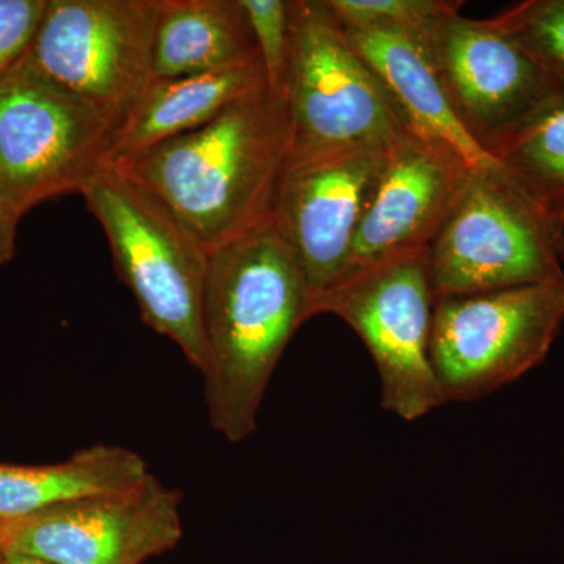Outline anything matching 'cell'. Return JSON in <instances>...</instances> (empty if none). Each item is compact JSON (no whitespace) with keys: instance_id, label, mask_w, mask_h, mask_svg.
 Returning a JSON list of instances; mask_svg holds the SVG:
<instances>
[{"instance_id":"277c9868","label":"cell","mask_w":564,"mask_h":564,"mask_svg":"<svg viewBox=\"0 0 564 564\" xmlns=\"http://www.w3.org/2000/svg\"><path fill=\"white\" fill-rule=\"evenodd\" d=\"M429 259L436 300L564 280V218L499 163L474 169Z\"/></svg>"},{"instance_id":"484cf974","label":"cell","mask_w":564,"mask_h":564,"mask_svg":"<svg viewBox=\"0 0 564 564\" xmlns=\"http://www.w3.org/2000/svg\"><path fill=\"white\" fill-rule=\"evenodd\" d=\"M7 549H0V564H6Z\"/></svg>"},{"instance_id":"603a6c76","label":"cell","mask_w":564,"mask_h":564,"mask_svg":"<svg viewBox=\"0 0 564 564\" xmlns=\"http://www.w3.org/2000/svg\"><path fill=\"white\" fill-rule=\"evenodd\" d=\"M21 217L0 195V267L10 262L17 248V229Z\"/></svg>"},{"instance_id":"6da1fadb","label":"cell","mask_w":564,"mask_h":564,"mask_svg":"<svg viewBox=\"0 0 564 564\" xmlns=\"http://www.w3.org/2000/svg\"><path fill=\"white\" fill-rule=\"evenodd\" d=\"M310 318V289L272 220L209 252L204 395L212 429L229 443L256 432L270 378Z\"/></svg>"},{"instance_id":"8992f818","label":"cell","mask_w":564,"mask_h":564,"mask_svg":"<svg viewBox=\"0 0 564 564\" xmlns=\"http://www.w3.org/2000/svg\"><path fill=\"white\" fill-rule=\"evenodd\" d=\"M111 122L21 58L0 79V195L20 217L109 165Z\"/></svg>"},{"instance_id":"e0dca14e","label":"cell","mask_w":564,"mask_h":564,"mask_svg":"<svg viewBox=\"0 0 564 564\" xmlns=\"http://www.w3.org/2000/svg\"><path fill=\"white\" fill-rule=\"evenodd\" d=\"M150 474L137 452L109 444L80 448L66 462L46 466L0 463V519L14 524L57 505L120 491Z\"/></svg>"},{"instance_id":"5b68a950","label":"cell","mask_w":564,"mask_h":564,"mask_svg":"<svg viewBox=\"0 0 564 564\" xmlns=\"http://www.w3.org/2000/svg\"><path fill=\"white\" fill-rule=\"evenodd\" d=\"M284 99L291 120L288 165L361 148H392L411 133L326 0H292Z\"/></svg>"},{"instance_id":"2e32d148","label":"cell","mask_w":564,"mask_h":564,"mask_svg":"<svg viewBox=\"0 0 564 564\" xmlns=\"http://www.w3.org/2000/svg\"><path fill=\"white\" fill-rule=\"evenodd\" d=\"M258 55L242 0H159L154 79L210 73Z\"/></svg>"},{"instance_id":"3957f363","label":"cell","mask_w":564,"mask_h":564,"mask_svg":"<svg viewBox=\"0 0 564 564\" xmlns=\"http://www.w3.org/2000/svg\"><path fill=\"white\" fill-rule=\"evenodd\" d=\"M80 195L106 234L117 272L144 325L169 337L203 372L209 251L161 199L118 166H102Z\"/></svg>"},{"instance_id":"44dd1931","label":"cell","mask_w":564,"mask_h":564,"mask_svg":"<svg viewBox=\"0 0 564 564\" xmlns=\"http://www.w3.org/2000/svg\"><path fill=\"white\" fill-rule=\"evenodd\" d=\"M269 91L284 98L292 55V0H242Z\"/></svg>"},{"instance_id":"4fadbf2b","label":"cell","mask_w":564,"mask_h":564,"mask_svg":"<svg viewBox=\"0 0 564 564\" xmlns=\"http://www.w3.org/2000/svg\"><path fill=\"white\" fill-rule=\"evenodd\" d=\"M473 166L443 144L408 133L388 151L359 221L340 280L411 252L429 250Z\"/></svg>"},{"instance_id":"7a4b0ae2","label":"cell","mask_w":564,"mask_h":564,"mask_svg":"<svg viewBox=\"0 0 564 564\" xmlns=\"http://www.w3.org/2000/svg\"><path fill=\"white\" fill-rule=\"evenodd\" d=\"M289 152L285 99L263 91L115 166L161 199L210 252L272 220Z\"/></svg>"},{"instance_id":"8fae6325","label":"cell","mask_w":564,"mask_h":564,"mask_svg":"<svg viewBox=\"0 0 564 564\" xmlns=\"http://www.w3.org/2000/svg\"><path fill=\"white\" fill-rule=\"evenodd\" d=\"M181 540L180 492L150 474L14 522L7 549L51 564H143Z\"/></svg>"},{"instance_id":"7402d4cb","label":"cell","mask_w":564,"mask_h":564,"mask_svg":"<svg viewBox=\"0 0 564 564\" xmlns=\"http://www.w3.org/2000/svg\"><path fill=\"white\" fill-rule=\"evenodd\" d=\"M47 0H0V79L28 54Z\"/></svg>"},{"instance_id":"d4e9b609","label":"cell","mask_w":564,"mask_h":564,"mask_svg":"<svg viewBox=\"0 0 564 564\" xmlns=\"http://www.w3.org/2000/svg\"><path fill=\"white\" fill-rule=\"evenodd\" d=\"M13 522H7L0 519V549L9 547L11 532H13Z\"/></svg>"},{"instance_id":"9a60e30c","label":"cell","mask_w":564,"mask_h":564,"mask_svg":"<svg viewBox=\"0 0 564 564\" xmlns=\"http://www.w3.org/2000/svg\"><path fill=\"white\" fill-rule=\"evenodd\" d=\"M269 91L261 58L210 73L154 79L129 120L115 137L109 165L202 128L234 104Z\"/></svg>"},{"instance_id":"ba28073f","label":"cell","mask_w":564,"mask_h":564,"mask_svg":"<svg viewBox=\"0 0 564 564\" xmlns=\"http://www.w3.org/2000/svg\"><path fill=\"white\" fill-rule=\"evenodd\" d=\"M434 296L429 250L345 278L313 302V317L333 314L361 337L381 381V406L406 422L443 406L430 361Z\"/></svg>"},{"instance_id":"ac0fdd59","label":"cell","mask_w":564,"mask_h":564,"mask_svg":"<svg viewBox=\"0 0 564 564\" xmlns=\"http://www.w3.org/2000/svg\"><path fill=\"white\" fill-rule=\"evenodd\" d=\"M491 155L533 199L564 218V88Z\"/></svg>"},{"instance_id":"9c48e42d","label":"cell","mask_w":564,"mask_h":564,"mask_svg":"<svg viewBox=\"0 0 564 564\" xmlns=\"http://www.w3.org/2000/svg\"><path fill=\"white\" fill-rule=\"evenodd\" d=\"M159 0H47L25 58L120 131L152 76ZM117 137V135H115Z\"/></svg>"},{"instance_id":"ffe728a7","label":"cell","mask_w":564,"mask_h":564,"mask_svg":"<svg viewBox=\"0 0 564 564\" xmlns=\"http://www.w3.org/2000/svg\"><path fill=\"white\" fill-rule=\"evenodd\" d=\"M337 20L356 28L429 36L437 21L463 2L452 0H326Z\"/></svg>"},{"instance_id":"7c38bea8","label":"cell","mask_w":564,"mask_h":564,"mask_svg":"<svg viewBox=\"0 0 564 564\" xmlns=\"http://www.w3.org/2000/svg\"><path fill=\"white\" fill-rule=\"evenodd\" d=\"M391 148H361L285 166L272 221L313 302L343 276L359 221Z\"/></svg>"},{"instance_id":"30bf717a","label":"cell","mask_w":564,"mask_h":564,"mask_svg":"<svg viewBox=\"0 0 564 564\" xmlns=\"http://www.w3.org/2000/svg\"><path fill=\"white\" fill-rule=\"evenodd\" d=\"M459 10L430 32V55L456 120L491 155L563 88L496 17L470 20Z\"/></svg>"},{"instance_id":"52a82bcc","label":"cell","mask_w":564,"mask_h":564,"mask_svg":"<svg viewBox=\"0 0 564 564\" xmlns=\"http://www.w3.org/2000/svg\"><path fill=\"white\" fill-rule=\"evenodd\" d=\"M564 323V280L434 304L430 361L444 402L481 399L544 361Z\"/></svg>"},{"instance_id":"d6986e66","label":"cell","mask_w":564,"mask_h":564,"mask_svg":"<svg viewBox=\"0 0 564 564\" xmlns=\"http://www.w3.org/2000/svg\"><path fill=\"white\" fill-rule=\"evenodd\" d=\"M496 18L564 88V0H527Z\"/></svg>"},{"instance_id":"5bb4252c","label":"cell","mask_w":564,"mask_h":564,"mask_svg":"<svg viewBox=\"0 0 564 564\" xmlns=\"http://www.w3.org/2000/svg\"><path fill=\"white\" fill-rule=\"evenodd\" d=\"M340 25L352 50L361 55L388 91L411 133L455 151L473 169L496 165L491 155L456 120L434 69L429 36L356 28L343 22Z\"/></svg>"},{"instance_id":"cb8c5ba5","label":"cell","mask_w":564,"mask_h":564,"mask_svg":"<svg viewBox=\"0 0 564 564\" xmlns=\"http://www.w3.org/2000/svg\"><path fill=\"white\" fill-rule=\"evenodd\" d=\"M6 564H51L35 556L21 554V552L9 551L7 549Z\"/></svg>"}]
</instances>
